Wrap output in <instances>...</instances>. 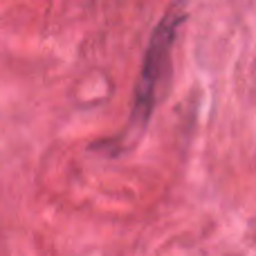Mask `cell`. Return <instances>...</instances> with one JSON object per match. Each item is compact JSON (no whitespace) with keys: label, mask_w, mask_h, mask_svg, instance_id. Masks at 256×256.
<instances>
[{"label":"cell","mask_w":256,"mask_h":256,"mask_svg":"<svg viewBox=\"0 0 256 256\" xmlns=\"http://www.w3.org/2000/svg\"><path fill=\"white\" fill-rule=\"evenodd\" d=\"M180 20H182L180 12H176V9L168 12L164 16V20L158 25L153 38H150L148 52H146V58H144V68H142L140 81H137V88H135V115L142 122L148 120L150 110H153L155 94H158L162 76L166 72L168 54H171L173 38H176Z\"/></svg>","instance_id":"6da1fadb"}]
</instances>
